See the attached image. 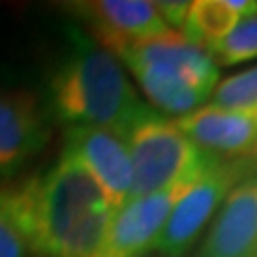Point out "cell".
<instances>
[{
    "label": "cell",
    "instance_id": "cell-1",
    "mask_svg": "<svg viewBox=\"0 0 257 257\" xmlns=\"http://www.w3.org/2000/svg\"><path fill=\"white\" fill-rule=\"evenodd\" d=\"M3 191L32 257H92L116 212L84 167L64 155Z\"/></svg>",
    "mask_w": 257,
    "mask_h": 257
},
{
    "label": "cell",
    "instance_id": "cell-2",
    "mask_svg": "<svg viewBox=\"0 0 257 257\" xmlns=\"http://www.w3.org/2000/svg\"><path fill=\"white\" fill-rule=\"evenodd\" d=\"M150 105L126 69L82 28L67 30V47L47 79V116L67 126H101L124 138Z\"/></svg>",
    "mask_w": 257,
    "mask_h": 257
},
{
    "label": "cell",
    "instance_id": "cell-3",
    "mask_svg": "<svg viewBox=\"0 0 257 257\" xmlns=\"http://www.w3.org/2000/svg\"><path fill=\"white\" fill-rule=\"evenodd\" d=\"M124 142L131 159V199L172 189L204 174L216 157L197 148L174 118L148 107L126 128Z\"/></svg>",
    "mask_w": 257,
    "mask_h": 257
},
{
    "label": "cell",
    "instance_id": "cell-4",
    "mask_svg": "<svg viewBox=\"0 0 257 257\" xmlns=\"http://www.w3.org/2000/svg\"><path fill=\"white\" fill-rule=\"evenodd\" d=\"M236 165L219 159L204 174L193 178L176 197L152 253L159 257H184L204 227L219 212L225 197L236 187Z\"/></svg>",
    "mask_w": 257,
    "mask_h": 257
},
{
    "label": "cell",
    "instance_id": "cell-5",
    "mask_svg": "<svg viewBox=\"0 0 257 257\" xmlns=\"http://www.w3.org/2000/svg\"><path fill=\"white\" fill-rule=\"evenodd\" d=\"M60 155L73 159L99 184L109 204L118 210L131 199V159L120 133L101 126H67Z\"/></svg>",
    "mask_w": 257,
    "mask_h": 257
},
{
    "label": "cell",
    "instance_id": "cell-6",
    "mask_svg": "<svg viewBox=\"0 0 257 257\" xmlns=\"http://www.w3.org/2000/svg\"><path fill=\"white\" fill-rule=\"evenodd\" d=\"M105 47L120 62H144L170 71L189 82L193 88H197L199 92H204L208 99L219 82V67L212 62L210 54L204 47L191 43L178 30L138 39V41L109 43Z\"/></svg>",
    "mask_w": 257,
    "mask_h": 257
},
{
    "label": "cell",
    "instance_id": "cell-7",
    "mask_svg": "<svg viewBox=\"0 0 257 257\" xmlns=\"http://www.w3.org/2000/svg\"><path fill=\"white\" fill-rule=\"evenodd\" d=\"M189 182L191 180L180 182L152 195L133 197L120 206L92 257H148L176 197Z\"/></svg>",
    "mask_w": 257,
    "mask_h": 257
},
{
    "label": "cell",
    "instance_id": "cell-8",
    "mask_svg": "<svg viewBox=\"0 0 257 257\" xmlns=\"http://www.w3.org/2000/svg\"><path fill=\"white\" fill-rule=\"evenodd\" d=\"M50 138V116L35 94L0 88V178L41 155Z\"/></svg>",
    "mask_w": 257,
    "mask_h": 257
},
{
    "label": "cell",
    "instance_id": "cell-9",
    "mask_svg": "<svg viewBox=\"0 0 257 257\" xmlns=\"http://www.w3.org/2000/svg\"><path fill=\"white\" fill-rule=\"evenodd\" d=\"M174 122L197 148L216 159L257 155V116L206 103Z\"/></svg>",
    "mask_w": 257,
    "mask_h": 257
},
{
    "label": "cell",
    "instance_id": "cell-10",
    "mask_svg": "<svg viewBox=\"0 0 257 257\" xmlns=\"http://www.w3.org/2000/svg\"><path fill=\"white\" fill-rule=\"evenodd\" d=\"M197 257H257V176L229 191Z\"/></svg>",
    "mask_w": 257,
    "mask_h": 257
},
{
    "label": "cell",
    "instance_id": "cell-11",
    "mask_svg": "<svg viewBox=\"0 0 257 257\" xmlns=\"http://www.w3.org/2000/svg\"><path fill=\"white\" fill-rule=\"evenodd\" d=\"M73 11L92 26L101 45L138 41L172 30L157 3L150 0H90L75 3Z\"/></svg>",
    "mask_w": 257,
    "mask_h": 257
},
{
    "label": "cell",
    "instance_id": "cell-12",
    "mask_svg": "<svg viewBox=\"0 0 257 257\" xmlns=\"http://www.w3.org/2000/svg\"><path fill=\"white\" fill-rule=\"evenodd\" d=\"M257 11L253 0H197L189 3L180 32L191 43L208 52L236 24Z\"/></svg>",
    "mask_w": 257,
    "mask_h": 257
},
{
    "label": "cell",
    "instance_id": "cell-13",
    "mask_svg": "<svg viewBox=\"0 0 257 257\" xmlns=\"http://www.w3.org/2000/svg\"><path fill=\"white\" fill-rule=\"evenodd\" d=\"M212 62L216 67H231L257 58V11L242 18L219 43L210 50Z\"/></svg>",
    "mask_w": 257,
    "mask_h": 257
},
{
    "label": "cell",
    "instance_id": "cell-14",
    "mask_svg": "<svg viewBox=\"0 0 257 257\" xmlns=\"http://www.w3.org/2000/svg\"><path fill=\"white\" fill-rule=\"evenodd\" d=\"M210 103L216 107L257 116V64L219 79L210 94Z\"/></svg>",
    "mask_w": 257,
    "mask_h": 257
},
{
    "label": "cell",
    "instance_id": "cell-15",
    "mask_svg": "<svg viewBox=\"0 0 257 257\" xmlns=\"http://www.w3.org/2000/svg\"><path fill=\"white\" fill-rule=\"evenodd\" d=\"M0 257H28L26 240L15 223L3 187H0Z\"/></svg>",
    "mask_w": 257,
    "mask_h": 257
},
{
    "label": "cell",
    "instance_id": "cell-16",
    "mask_svg": "<svg viewBox=\"0 0 257 257\" xmlns=\"http://www.w3.org/2000/svg\"><path fill=\"white\" fill-rule=\"evenodd\" d=\"M150 257H159V255H150Z\"/></svg>",
    "mask_w": 257,
    "mask_h": 257
}]
</instances>
